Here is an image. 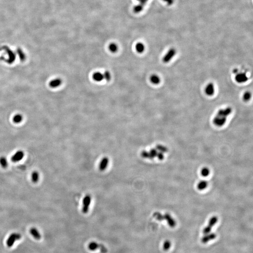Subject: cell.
Listing matches in <instances>:
<instances>
[{"label":"cell","mask_w":253,"mask_h":253,"mask_svg":"<svg viewBox=\"0 0 253 253\" xmlns=\"http://www.w3.org/2000/svg\"><path fill=\"white\" fill-rule=\"evenodd\" d=\"M142 9V6H137L135 8V11L136 12H140V11H141Z\"/></svg>","instance_id":"d4e9b609"},{"label":"cell","mask_w":253,"mask_h":253,"mask_svg":"<svg viewBox=\"0 0 253 253\" xmlns=\"http://www.w3.org/2000/svg\"><path fill=\"white\" fill-rule=\"evenodd\" d=\"M210 170L207 167H204L201 170V174L203 177H207L210 174Z\"/></svg>","instance_id":"ffe728a7"},{"label":"cell","mask_w":253,"mask_h":253,"mask_svg":"<svg viewBox=\"0 0 253 253\" xmlns=\"http://www.w3.org/2000/svg\"><path fill=\"white\" fill-rule=\"evenodd\" d=\"M154 216L155 218L160 221L166 219L169 225L171 227H174L176 225L175 221L173 219L172 217L169 214H166L165 215L162 216L160 213H155Z\"/></svg>","instance_id":"7a4b0ae2"},{"label":"cell","mask_w":253,"mask_h":253,"mask_svg":"<svg viewBox=\"0 0 253 253\" xmlns=\"http://www.w3.org/2000/svg\"><path fill=\"white\" fill-rule=\"evenodd\" d=\"M208 185V182L205 180H202L198 184L197 188L200 190H203L206 188Z\"/></svg>","instance_id":"9a60e30c"},{"label":"cell","mask_w":253,"mask_h":253,"mask_svg":"<svg viewBox=\"0 0 253 253\" xmlns=\"http://www.w3.org/2000/svg\"><path fill=\"white\" fill-rule=\"evenodd\" d=\"M30 232L31 235L36 240H39L41 238V235L37 229L35 227L31 228L30 230Z\"/></svg>","instance_id":"9c48e42d"},{"label":"cell","mask_w":253,"mask_h":253,"mask_svg":"<svg viewBox=\"0 0 253 253\" xmlns=\"http://www.w3.org/2000/svg\"><path fill=\"white\" fill-rule=\"evenodd\" d=\"M231 112L232 109L229 107L220 109L213 119V123L216 126H223L225 125L227 117L231 114Z\"/></svg>","instance_id":"6da1fadb"},{"label":"cell","mask_w":253,"mask_h":253,"mask_svg":"<svg viewBox=\"0 0 253 253\" xmlns=\"http://www.w3.org/2000/svg\"><path fill=\"white\" fill-rule=\"evenodd\" d=\"M237 72H238V69H236V68L234 69L233 70V72L234 73H237Z\"/></svg>","instance_id":"83f0119b"},{"label":"cell","mask_w":253,"mask_h":253,"mask_svg":"<svg viewBox=\"0 0 253 253\" xmlns=\"http://www.w3.org/2000/svg\"><path fill=\"white\" fill-rule=\"evenodd\" d=\"M158 148L159 150H160L161 151L163 152H166L167 151V149L166 147H165V146L160 145V146H158Z\"/></svg>","instance_id":"cb8c5ba5"},{"label":"cell","mask_w":253,"mask_h":253,"mask_svg":"<svg viewBox=\"0 0 253 253\" xmlns=\"http://www.w3.org/2000/svg\"><path fill=\"white\" fill-rule=\"evenodd\" d=\"M109 49L112 52H116L118 50V46L116 44L113 43L109 45Z\"/></svg>","instance_id":"d6986e66"},{"label":"cell","mask_w":253,"mask_h":253,"mask_svg":"<svg viewBox=\"0 0 253 253\" xmlns=\"http://www.w3.org/2000/svg\"><path fill=\"white\" fill-rule=\"evenodd\" d=\"M22 237L21 235L19 233L14 232L9 235L6 241L7 246L9 247H12L16 241L20 240Z\"/></svg>","instance_id":"3957f363"},{"label":"cell","mask_w":253,"mask_h":253,"mask_svg":"<svg viewBox=\"0 0 253 253\" xmlns=\"http://www.w3.org/2000/svg\"><path fill=\"white\" fill-rule=\"evenodd\" d=\"M176 52L175 49L173 48L170 49L163 58V62L164 63L169 62L176 55Z\"/></svg>","instance_id":"5b68a950"},{"label":"cell","mask_w":253,"mask_h":253,"mask_svg":"<svg viewBox=\"0 0 253 253\" xmlns=\"http://www.w3.org/2000/svg\"><path fill=\"white\" fill-rule=\"evenodd\" d=\"M0 165L3 168H6L8 166V162L7 158L4 156L0 157Z\"/></svg>","instance_id":"2e32d148"},{"label":"cell","mask_w":253,"mask_h":253,"mask_svg":"<svg viewBox=\"0 0 253 253\" xmlns=\"http://www.w3.org/2000/svg\"><path fill=\"white\" fill-rule=\"evenodd\" d=\"M23 120V117L21 114H16L13 118V121L15 123H19L21 122Z\"/></svg>","instance_id":"ac0fdd59"},{"label":"cell","mask_w":253,"mask_h":253,"mask_svg":"<svg viewBox=\"0 0 253 253\" xmlns=\"http://www.w3.org/2000/svg\"><path fill=\"white\" fill-rule=\"evenodd\" d=\"M103 76H104V79H105L107 81L110 80V79L111 78V74L109 71H105V73L103 74Z\"/></svg>","instance_id":"7402d4cb"},{"label":"cell","mask_w":253,"mask_h":253,"mask_svg":"<svg viewBox=\"0 0 253 253\" xmlns=\"http://www.w3.org/2000/svg\"><path fill=\"white\" fill-rule=\"evenodd\" d=\"M147 1V0H141V3L142 4H144Z\"/></svg>","instance_id":"4316f807"},{"label":"cell","mask_w":253,"mask_h":253,"mask_svg":"<svg viewBox=\"0 0 253 253\" xmlns=\"http://www.w3.org/2000/svg\"><path fill=\"white\" fill-rule=\"evenodd\" d=\"M25 153L22 151H19L16 152L11 157V161L13 162H17L21 160L24 158Z\"/></svg>","instance_id":"8992f818"},{"label":"cell","mask_w":253,"mask_h":253,"mask_svg":"<svg viewBox=\"0 0 253 253\" xmlns=\"http://www.w3.org/2000/svg\"><path fill=\"white\" fill-rule=\"evenodd\" d=\"M40 178V174L37 171H33L31 174V179L32 182L34 183H36L39 181Z\"/></svg>","instance_id":"5bb4252c"},{"label":"cell","mask_w":253,"mask_h":253,"mask_svg":"<svg viewBox=\"0 0 253 253\" xmlns=\"http://www.w3.org/2000/svg\"><path fill=\"white\" fill-rule=\"evenodd\" d=\"M171 246V244L169 241H167L165 242L164 246H163V248L165 250H168L170 248V247Z\"/></svg>","instance_id":"603a6c76"},{"label":"cell","mask_w":253,"mask_h":253,"mask_svg":"<svg viewBox=\"0 0 253 253\" xmlns=\"http://www.w3.org/2000/svg\"><path fill=\"white\" fill-rule=\"evenodd\" d=\"M218 220V218L216 216H213L212 218H211V219H210V221H209V225L207 227H206L204 229V230H203L204 234H207L210 233V231L211 230V228L217 223Z\"/></svg>","instance_id":"277c9868"},{"label":"cell","mask_w":253,"mask_h":253,"mask_svg":"<svg viewBox=\"0 0 253 253\" xmlns=\"http://www.w3.org/2000/svg\"><path fill=\"white\" fill-rule=\"evenodd\" d=\"M145 46L142 43H138L136 45V51L139 53H142L144 51Z\"/></svg>","instance_id":"e0dca14e"},{"label":"cell","mask_w":253,"mask_h":253,"mask_svg":"<svg viewBox=\"0 0 253 253\" xmlns=\"http://www.w3.org/2000/svg\"><path fill=\"white\" fill-rule=\"evenodd\" d=\"M163 1L167 2V3L169 5H171L173 3V0H163Z\"/></svg>","instance_id":"484cf974"},{"label":"cell","mask_w":253,"mask_h":253,"mask_svg":"<svg viewBox=\"0 0 253 253\" xmlns=\"http://www.w3.org/2000/svg\"><path fill=\"white\" fill-rule=\"evenodd\" d=\"M62 82V80L60 78H56L50 82L49 86L52 88H56L61 84Z\"/></svg>","instance_id":"8fae6325"},{"label":"cell","mask_w":253,"mask_h":253,"mask_svg":"<svg viewBox=\"0 0 253 253\" xmlns=\"http://www.w3.org/2000/svg\"><path fill=\"white\" fill-rule=\"evenodd\" d=\"M205 92L208 96H212L215 93V87L213 83H210L208 84L205 88Z\"/></svg>","instance_id":"ba28073f"},{"label":"cell","mask_w":253,"mask_h":253,"mask_svg":"<svg viewBox=\"0 0 253 253\" xmlns=\"http://www.w3.org/2000/svg\"><path fill=\"white\" fill-rule=\"evenodd\" d=\"M251 97V94L249 92H247L245 93L243 95V99L245 101H247L250 100Z\"/></svg>","instance_id":"44dd1931"},{"label":"cell","mask_w":253,"mask_h":253,"mask_svg":"<svg viewBox=\"0 0 253 253\" xmlns=\"http://www.w3.org/2000/svg\"><path fill=\"white\" fill-rule=\"evenodd\" d=\"M150 81L151 83L154 84H157L160 83V78L157 75H152L150 77Z\"/></svg>","instance_id":"4fadbf2b"},{"label":"cell","mask_w":253,"mask_h":253,"mask_svg":"<svg viewBox=\"0 0 253 253\" xmlns=\"http://www.w3.org/2000/svg\"><path fill=\"white\" fill-rule=\"evenodd\" d=\"M206 235L205 236H204V237L202 238V241L204 243H206L208 242V241L214 239L216 237V234H215L214 233H210V234L208 233V234Z\"/></svg>","instance_id":"30bf717a"},{"label":"cell","mask_w":253,"mask_h":253,"mask_svg":"<svg viewBox=\"0 0 253 253\" xmlns=\"http://www.w3.org/2000/svg\"><path fill=\"white\" fill-rule=\"evenodd\" d=\"M93 78L97 82H100L104 79V76L101 73L97 72L93 75Z\"/></svg>","instance_id":"7c38bea8"},{"label":"cell","mask_w":253,"mask_h":253,"mask_svg":"<svg viewBox=\"0 0 253 253\" xmlns=\"http://www.w3.org/2000/svg\"><path fill=\"white\" fill-rule=\"evenodd\" d=\"M248 80V77L245 73H239L235 77V80L238 83H243L247 82Z\"/></svg>","instance_id":"52a82bcc"}]
</instances>
